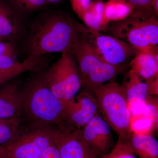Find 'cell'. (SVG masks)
<instances>
[{"label":"cell","mask_w":158,"mask_h":158,"mask_svg":"<svg viewBox=\"0 0 158 158\" xmlns=\"http://www.w3.org/2000/svg\"><path fill=\"white\" fill-rule=\"evenodd\" d=\"M93 94L99 112L118 138H129L132 132L131 114L121 85L114 79L102 85Z\"/></svg>","instance_id":"3957f363"},{"label":"cell","mask_w":158,"mask_h":158,"mask_svg":"<svg viewBox=\"0 0 158 158\" xmlns=\"http://www.w3.org/2000/svg\"><path fill=\"white\" fill-rule=\"evenodd\" d=\"M21 117L31 128L61 127L63 103L55 96L44 71L29 79L20 89Z\"/></svg>","instance_id":"7a4b0ae2"},{"label":"cell","mask_w":158,"mask_h":158,"mask_svg":"<svg viewBox=\"0 0 158 158\" xmlns=\"http://www.w3.org/2000/svg\"><path fill=\"white\" fill-rule=\"evenodd\" d=\"M148 96H158V77L148 84Z\"/></svg>","instance_id":"83f0119b"},{"label":"cell","mask_w":158,"mask_h":158,"mask_svg":"<svg viewBox=\"0 0 158 158\" xmlns=\"http://www.w3.org/2000/svg\"><path fill=\"white\" fill-rule=\"evenodd\" d=\"M55 144L53 127L31 128L6 146L8 158H40Z\"/></svg>","instance_id":"52a82bcc"},{"label":"cell","mask_w":158,"mask_h":158,"mask_svg":"<svg viewBox=\"0 0 158 158\" xmlns=\"http://www.w3.org/2000/svg\"><path fill=\"white\" fill-rule=\"evenodd\" d=\"M54 143L62 158H98L82 137L81 129L53 127Z\"/></svg>","instance_id":"9c48e42d"},{"label":"cell","mask_w":158,"mask_h":158,"mask_svg":"<svg viewBox=\"0 0 158 158\" xmlns=\"http://www.w3.org/2000/svg\"><path fill=\"white\" fill-rule=\"evenodd\" d=\"M103 0H93L81 19L86 27L94 31L105 32L110 23L105 17Z\"/></svg>","instance_id":"e0dca14e"},{"label":"cell","mask_w":158,"mask_h":158,"mask_svg":"<svg viewBox=\"0 0 158 158\" xmlns=\"http://www.w3.org/2000/svg\"><path fill=\"white\" fill-rule=\"evenodd\" d=\"M40 158H62L58 148L54 144L48 148Z\"/></svg>","instance_id":"484cf974"},{"label":"cell","mask_w":158,"mask_h":158,"mask_svg":"<svg viewBox=\"0 0 158 158\" xmlns=\"http://www.w3.org/2000/svg\"><path fill=\"white\" fill-rule=\"evenodd\" d=\"M63 103V123L69 127L81 129L99 113L94 94L88 90H84Z\"/></svg>","instance_id":"ba28073f"},{"label":"cell","mask_w":158,"mask_h":158,"mask_svg":"<svg viewBox=\"0 0 158 158\" xmlns=\"http://www.w3.org/2000/svg\"><path fill=\"white\" fill-rule=\"evenodd\" d=\"M21 18L10 4L0 0V40L13 42L22 32Z\"/></svg>","instance_id":"5bb4252c"},{"label":"cell","mask_w":158,"mask_h":158,"mask_svg":"<svg viewBox=\"0 0 158 158\" xmlns=\"http://www.w3.org/2000/svg\"><path fill=\"white\" fill-rule=\"evenodd\" d=\"M111 129L99 113L81 129L84 141L98 158L107 154L113 146Z\"/></svg>","instance_id":"30bf717a"},{"label":"cell","mask_w":158,"mask_h":158,"mask_svg":"<svg viewBox=\"0 0 158 158\" xmlns=\"http://www.w3.org/2000/svg\"><path fill=\"white\" fill-rule=\"evenodd\" d=\"M129 65L142 80L150 84L158 77V48L139 51Z\"/></svg>","instance_id":"4fadbf2b"},{"label":"cell","mask_w":158,"mask_h":158,"mask_svg":"<svg viewBox=\"0 0 158 158\" xmlns=\"http://www.w3.org/2000/svg\"><path fill=\"white\" fill-rule=\"evenodd\" d=\"M0 158H8L7 149L2 146H0Z\"/></svg>","instance_id":"f1b7e54d"},{"label":"cell","mask_w":158,"mask_h":158,"mask_svg":"<svg viewBox=\"0 0 158 158\" xmlns=\"http://www.w3.org/2000/svg\"><path fill=\"white\" fill-rule=\"evenodd\" d=\"M74 12L81 19L90 7L92 0H69Z\"/></svg>","instance_id":"cb8c5ba5"},{"label":"cell","mask_w":158,"mask_h":158,"mask_svg":"<svg viewBox=\"0 0 158 158\" xmlns=\"http://www.w3.org/2000/svg\"><path fill=\"white\" fill-rule=\"evenodd\" d=\"M43 57H28L22 62H19L15 57L5 56L0 57V73L13 71L37 72L43 69L46 65Z\"/></svg>","instance_id":"2e32d148"},{"label":"cell","mask_w":158,"mask_h":158,"mask_svg":"<svg viewBox=\"0 0 158 158\" xmlns=\"http://www.w3.org/2000/svg\"><path fill=\"white\" fill-rule=\"evenodd\" d=\"M127 1L134 8V11L132 14L157 16L153 9L152 0Z\"/></svg>","instance_id":"603a6c76"},{"label":"cell","mask_w":158,"mask_h":158,"mask_svg":"<svg viewBox=\"0 0 158 158\" xmlns=\"http://www.w3.org/2000/svg\"><path fill=\"white\" fill-rule=\"evenodd\" d=\"M146 118L152 123L153 127L158 130V98L148 96L144 110Z\"/></svg>","instance_id":"7402d4cb"},{"label":"cell","mask_w":158,"mask_h":158,"mask_svg":"<svg viewBox=\"0 0 158 158\" xmlns=\"http://www.w3.org/2000/svg\"><path fill=\"white\" fill-rule=\"evenodd\" d=\"M129 141L139 158H158V142L153 135L131 132Z\"/></svg>","instance_id":"9a60e30c"},{"label":"cell","mask_w":158,"mask_h":158,"mask_svg":"<svg viewBox=\"0 0 158 158\" xmlns=\"http://www.w3.org/2000/svg\"><path fill=\"white\" fill-rule=\"evenodd\" d=\"M89 30L70 15L52 10L44 13L32 23L26 40L28 57L69 50Z\"/></svg>","instance_id":"6da1fadb"},{"label":"cell","mask_w":158,"mask_h":158,"mask_svg":"<svg viewBox=\"0 0 158 158\" xmlns=\"http://www.w3.org/2000/svg\"><path fill=\"white\" fill-rule=\"evenodd\" d=\"M98 158H137L130 144L129 138H118L115 147L110 152Z\"/></svg>","instance_id":"44dd1931"},{"label":"cell","mask_w":158,"mask_h":158,"mask_svg":"<svg viewBox=\"0 0 158 158\" xmlns=\"http://www.w3.org/2000/svg\"><path fill=\"white\" fill-rule=\"evenodd\" d=\"M63 0H46L48 4H52V5H57L62 2Z\"/></svg>","instance_id":"4dcf8cb0"},{"label":"cell","mask_w":158,"mask_h":158,"mask_svg":"<svg viewBox=\"0 0 158 158\" xmlns=\"http://www.w3.org/2000/svg\"><path fill=\"white\" fill-rule=\"evenodd\" d=\"M157 17L132 14L123 20L110 23L105 32L139 51L156 48L158 45Z\"/></svg>","instance_id":"277c9868"},{"label":"cell","mask_w":158,"mask_h":158,"mask_svg":"<svg viewBox=\"0 0 158 158\" xmlns=\"http://www.w3.org/2000/svg\"><path fill=\"white\" fill-rule=\"evenodd\" d=\"M126 96L131 113L144 111L148 97V84L142 80L132 69L126 73L121 85Z\"/></svg>","instance_id":"8fae6325"},{"label":"cell","mask_w":158,"mask_h":158,"mask_svg":"<svg viewBox=\"0 0 158 158\" xmlns=\"http://www.w3.org/2000/svg\"><path fill=\"white\" fill-rule=\"evenodd\" d=\"M152 8L156 15H158V0H152Z\"/></svg>","instance_id":"f546056e"},{"label":"cell","mask_w":158,"mask_h":158,"mask_svg":"<svg viewBox=\"0 0 158 158\" xmlns=\"http://www.w3.org/2000/svg\"><path fill=\"white\" fill-rule=\"evenodd\" d=\"M133 11L134 8L127 0H109L105 3V17L110 23L123 20Z\"/></svg>","instance_id":"ac0fdd59"},{"label":"cell","mask_w":158,"mask_h":158,"mask_svg":"<svg viewBox=\"0 0 158 158\" xmlns=\"http://www.w3.org/2000/svg\"><path fill=\"white\" fill-rule=\"evenodd\" d=\"M23 73V72L20 70L0 73V85L15 78Z\"/></svg>","instance_id":"4316f807"},{"label":"cell","mask_w":158,"mask_h":158,"mask_svg":"<svg viewBox=\"0 0 158 158\" xmlns=\"http://www.w3.org/2000/svg\"><path fill=\"white\" fill-rule=\"evenodd\" d=\"M13 79L0 85V119L21 117L22 85L18 81H13Z\"/></svg>","instance_id":"7c38bea8"},{"label":"cell","mask_w":158,"mask_h":158,"mask_svg":"<svg viewBox=\"0 0 158 158\" xmlns=\"http://www.w3.org/2000/svg\"><path fill=\"white\" fill-rule=\"evenodd\" d=\"M23 121L21 117L0 119V146L6 147L14 141Z\"/></svg>","instance_id":"d6986e66"},{"label":"cell","mask_w":158,"mask_h":158,"mask_svg":"<svg viewBox=\"0 0 158 158\" xmlns=\"http://www.w3.org/2000/svg\"><path fill=\"white\" fill-rule=\"evenodd\" d=\"M44 75L52 92L62 102L73 98L82 88L78 67L71 50L62 53Z\"/></svg>","instance_id":"5b68a950"},{"label":"cell","mask_w":158,"mask_h":158,"mask_svg":"<svg viewBox=\"0 0 158 158\" xmlns=\"http://www.w3.org/2000/svg\"><path fill=\"white\" fill-rule=\"evenodd\" d=\"M16 51L13 42L0 40V57L10 56L15 57Z\"/></svg>","instance_id":"d4e9b609"},{"label":"cell","mask_w":158,"mask_h":158,"mask_svg":"<svg viewBox=\"0 0 158 158\" xmlns=\"http://www.w3.org/2000/svg\"><path fill=\"white\" fill-rule=\"evenodd\" d=\"M10 6L21 18L48 5L46 0H9Z\"/></svg>","instance_id":"ffe728a7"},{"label":"cell","mask_w":158,"mask_h":158,"mask_svg":"<svg viewBox=\"0 0 158 158\" xmlns=\"http://www.w3.org/2000/svg\"><path fill=\"white\" fill-rule=\"evenodd\" d=\"M85 37L100 59L110 65H125L139 52L123 40L101 32L89 29Z\"/></svg>","instance_id":"8992f818"}]
</instances>
